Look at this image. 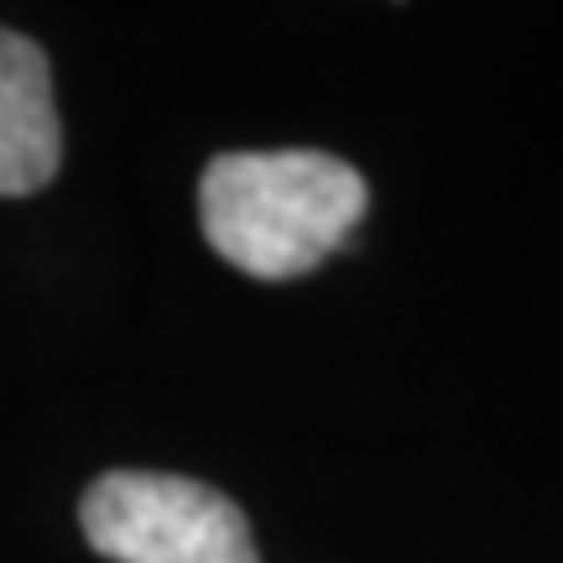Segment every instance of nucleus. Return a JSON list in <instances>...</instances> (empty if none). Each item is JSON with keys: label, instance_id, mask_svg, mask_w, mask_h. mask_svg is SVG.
<instances>
[{"label": "nucleus", "instance_id": "f257e3e1", "mask_svg": "<svg viewBox=\"0 0 563 563\" xmlns=\"http://www.w3.org/2000/svg\"><path fill=\"white\" fill-rule=\"evenodd\" d=\"M365 214V178L329 152H230L203 167L199 224L245 277L287 282L334 256Z\"/></svg>", "mask_w": 563, "mask_h": 563}, {"label": "nucleus", "instance_id": "f03ea898", "mask_svg": "<svg viewBox=\"0 0 563 563\" xmlns=\"http://www.w3.org/2000/svg\"><path fill=\"white\" fill-rule=\"evenodd\" d=\"M79 522L110 563H262L241 506L188 475L110 470L84 490Z\"/></svg>", "mask_w": 563, "mask_h": 563}, {"label": "nucleus", "instance_id": "7ed1b4c3", "mask_svg": "<svg viewBox=\"0 0 563 563\" xmlns=\"http://www.w3.org/2000/svg\"><path fill=\"white\" fill-rule=\"evenodd\" d=\"M63 162L53 68L32 37L0 26V199H26Z\"/></svg>", "mask_w": 563, "mask_h": 563}]
</instances>
